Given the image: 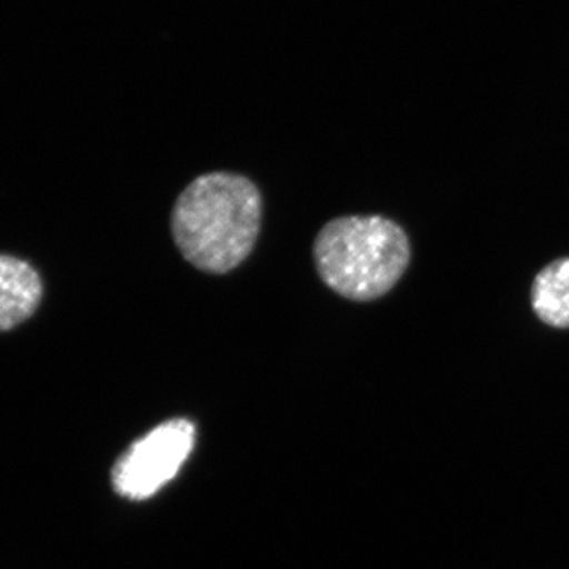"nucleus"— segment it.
<instances>
[{"mask_svg":"<svg viewBox=\"0 0 569 569\" xmlns=\"http://www.w3.org/2000/svg\"><path fill=\"white\" fill-rule=\"evenodd\" d=\"M263 197L257 183L230 171L194 178L171 211V236L183 260L206 274L239 268L257 246Z\"/></svg>","mask_w":569,"mask_h":569,"instance_id":"f257e3e1","label":"nucleus"},{"mask_svg":"<svg viewBox=\"0 0 569 569\" xmlns=\"http://www.w3.org/2000/svg\"><path fill=\"white\" fill-rule=\"evenodd\" d=\"M312 252L326 287L355 302L388 295L406 274L411 258L406 230L383 216L329 220L318 231Z\"/></svg>","mask_w":569,"mask_h":569,"instance_id":"f03ea898","label":"nucleus"},{"mask_svg":"<svg viewBox=\"0 0 569 569\" xmlns=\"http://www.w3.org/2000/svg\"><path fill=\"white\" fill-rule=\"evenodd\" d=\"M193 445L194 426L187 419H171L156 427L116 463V490L132 500L153 496L178 473Z\"/></svg>","mask_w":569,"mask_h":569,"instance_id":"7ed1b4c3","label":"nucleus"},{"mask_svg":"<svg viewBox=\"0 0 569 569\" xmlns=\"http://www.w3.org/2000/svg\"><path fill=\"white\" fill-rule=\"evenodd\" d=\"M43 283L31 264L0 253V331L17 328L39 309Z\"/></svg>","mask_w":569,"mask_h":569,"instance_id":"20e7f679","label":"nucleus"},{"mask_svg":"<svg viewBox=\"0 0 569 569\" xmlns=\"http://www.w3.org/2000/svg\"><path fill=\"white\" fill-rule=\"evenodd\" d=\"M531 307L542 323L569 329V258L552 261L535 277Z\"/></svg>","mask_w":569,"mask_h":569,"instance_id":"39448f33","label":"nucleus"}]
</instances>
